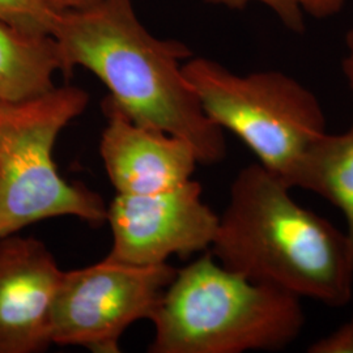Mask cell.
<instances>
[{
    "label": "cell",
    "instance_id": "obj_1",
    "mask_svg": "<svg viewBox=\"0 0 353 353\" xmlns=\"http://www.w3.org/2000/svg\"><path fill=\"white\" fill-rule=\"evenodd\" d=\"M65 77L76 67L97 76L113 100L140 126L186 140L199 164L224 160V131L204 113L183 75L189 48L161 39L141 24L132 0H99L61 12L54 32Z\"/></svg>",
    "mask_w": 353,
    "mask_h": 353
},
{
    "label": "cell",
    "instance_id": "obj_2",
    "mask_svg": "<svg viewBox=\"0 0 353 353\" xmlns=\"http://www.w3.org/2000/svg\"><path fill=\"white\" fill-rule=\"evenodd\" d=\"M263 165L234 178L211 252L228 270L331 307L353 294V259L345 233L306 210Z\"/></svg>",
    "mask_w": 353,
    "mask_h": 353
},
{
    "label": "cell",
    "instance_id": "obj_3",
    "mask_svg": "<svg viewBox=\"0 0 353 353\" xmlns=\"http://www.w3.org/2000/svg\"><path fill=\"white\" fill-rule=\"evenodd\" d=\"M151 353L279 351L305 326L301 299L220 265L207 252L178 270L150 318Z\"/></svg>",
    "mask_w": 353,
    "mask_h": 353
},
{
    "label": "cell",
    "instance_id": "obj_4",
    "mask_svg": "<svg viewBox=\"0 0 353 353\" xmlns=\"http://www.w3.org/2000/svg\"><path fill=\"white\" fill-rule=\"evenodd\" d=\"M88 102V93L74 85L26 101L0 100V239L61 216L106 223L101 195L65 181L52 156L59 134Z\"/></svg>",
    "mask_w": 353,
    "mask_h": 353
},
{
    "label": "cell",
    "instance_id": "obj_5",
    "mask_svg": "<svg viewBox=\"0 0 353 353\" xmlns=\"http://www.w3.org/2000/svg\"><path fill=\"white\" fill-rule=\"evenodd\" d=\"M183 75L210 119L237 135L283 181L326 134L316 96L283 72L237 75L211 59L194 58L183 63Z\"/></svg>",
    "mask_w": 353,
    "mask_h": 353
},
{
    "label": "cell",
    "instance_id": "obj_6",
    "mask_svg": "<svg viewBox=\"0 0 353 353\" xmlns=\"http://www.w3.org/2000/svg\"><path fill=\"white\" fill-rule=\"evenodd\" d=\"M178 270L168 262L134 265L105 258L64 271L51 316V341L90 352H121L127 328L150 319Z\"/></svg>",
    "mask_w": 353,
    "mask_h": 353
},
{
    "label": "cell",
    "instance_id": "obj_7",
    "mask_svg": "<svg viewBox=\"0 0 353 353\" xmlns=\"http://www.w3.org/2000/svg\"><path fill=\"white\" fill-rule=\"evenodd\" d=\"M113 233L108 259L134 265H161L169 256L188 258L208 250L219 214L203 202L199 182L147 195L117 194L108 207Z\"/></svg>",
    "mask_w": 353,
    "mask_h": 353
},
{
    "label": "cell",
    "instance_id": "obj_8",
    "mask_svg": "<svg viewBox=\"0 0 353 353\" xmlns=\"http://www.w3.org/2000/svg\"><path fill=\"white\" fill-rule=\"evenodd\" d=\"M63 272L45 242L20 233L0 239V353L49 350Z\"/></svg>",
    "mask_w": 353,
    "mask_h": 353
},
{
    "label": "cell",
    "instance_id": "obj_9",
    "mask_svg": "<svg viewBox=\"0 0 353 353\" xmlns=\"http://www.w3.org/2000/svg\"><path fill=\"white\" fill-rule=\"evenodd\" d=\"M100 154L117 194L147 195L192 179L198 156L186 140L140 126L108 96Z\"/></svg>",
    "mask_w": 353,
    "mask_h": 353
},
{
    "label": "cell",
    "instance_id": "obj_10",
    "mask_svg": "<svg viewBox=\"0 0 353 353\" xmlns=\"http://www.w3.org/2000/svg\"><path fill=\"white\" fill-rule=\"evenodd\" d=\"M63 64L52 36H33L0 21V100L26 101L57 85Z\"/></svg>",
    "mask_w": 353,
    "mask_h": 353
},
{
    "label": "cell",
    "instance_id": "obj_11",
    "mask_svg": "<svg viewBox=\"0 0 353 353\" xmlns=\"http://www.w3.org/2000/svg\"><path fill=\"white\" fill-rule=\"evenodd\" d=\"M284 182L307 190L336 205L347 220V240L353 259V131L322 135L303 153Z\"/></svg>",
    "mask_w": 353,
    "mask_h": 353
},
{
    "label": "cell",
    "instance_id": "obj_12",
    "mask_svg": "<svg viewBox=\"0 0 353 353\" xmlns=\"http://www.w3.org/2000/svg\"><path fill=\"white\" fill-rule=\"evenodd\" d=\"M59 13L51 0H0V21L33 36H51Z\"/></svg>",
    "mask_w": 353,
    "mask_h": 353
},
{
    "label": "cell",
    "instance_id": "obj_13",
    "mask_svg": "<svg viewBox=\"0 0 353 353\" xmlns=\"http://www.w3.org/2000/svg\"><path fill=\"white\" fill-rule=\"evenodd\" d=\"M208 3L225 6L229 8L242 10L249 3L258 1L265 4L279 17V20L294 33H303L305 30L303 12L297 0H205Z\"/></svg>",
    "mask_w": 353,
    "mask_h": 353
},
{
    "label": "cell",
    "instance_id": "obj_14",
    "mask_svg": "<svg viewBox=\"0 0 353 353\" xmlns=\"http://www.w3.org/2000/svg\"><path fill=\"white\" fill-rule=\"evenodd\" d=\"M310 353H353V323L343 325L341 327L325 336L307 350Z\"/></svg>",
    "mask_w": 353,
    "mask_h": 353
},
{
    "label": "cell",
    "instance_id": "obj_15",
    "mask_svg": "<svg viewBox=\"0 0 353 353\" xmlns=\"http://www.w3.org/2000/svg\"><path fill=\"white\" fill-rule=\"evenodd\" d=\"M303 14L307 13L316 19H326L339 12L345 0H297Z\"/></svg>",
    "mask_w": 353,
    "mask_h": 353
},
{
    "label": "cell",
    "instance_id": "obj_16",
    "mask_svg": "<svg viewBox=\"0 0 353 353\" xmlns=\"http://www.w3.org/2000/svg\"><path fill=\"white\" fill-rule=\"evenodd\" d=\"M345 43H347L348 54H347V57L343 61V71H344L345 77H347V80L350 83V87H351L353 92V29L350 30V33L347 34ZM350 130L353 131V123Z\"/></svg>",
    "mask_w": 353,
    "mask_h": 353
},
{
    "label": "cell",
    "instance_id": "obj_17",
    "mask_svg": "<svg viewBox=\"0 0 353 353\" xmlns=\"http://www.w3.org/2000/svg\"><path fill=\"white\" fill-rule=\"evenodd\" d=\"M99 0H51L54 8L58 12H67V11H76L83 10L89 6L94 4Z\"/></svg>",
    "mask_w": 353,
    "mask_h": 353
},
{
    "label": "cell",
    "instance_id": "obj_18",
    "mask_svg": "<svg viewBox=\"0 0 353 353\" xmlns=\"http://www.w3.org/2000/svg\"><path fill=\"white\" fill-rule=\"evenodd\" d=\"M351 322H352V323H353V318H352V321H351Z\"/></svg>",
    "mask_w": 353,
    "mask_h": 353
}]
</instances>
